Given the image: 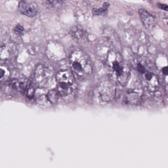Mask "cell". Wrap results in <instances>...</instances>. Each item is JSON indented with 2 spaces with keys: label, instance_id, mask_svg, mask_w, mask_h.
<instances>
[{
  "label": "cell",
  "instance_id": "5",
  "mask_svg": "<svg viewBox=\"0 0 168 168\" xmlns=\"http://www.w3.org/2000/svg\"><path fill=\"white\" fill-rule=\"evenodd\" d=\"M138 14L141 21L146 29L149 30L154 27L155 25L154 17L149 12L143 9H140L138 10Z\"/></svg>",
  "mask_w": 168,
  "mask_h": 168
},
{
  "label": "cell",
  "instance_id": "4",
  "mask_svg": "<svg viewBox=\"0 0 168 168\" xmlns=\"http://www.w3.org/2000/svg\"><path fill=\"white\" fill-rule=\"evenodd\" d=\"M18 9L23 15L28 17H34L38 14V8L35 4L28 1H20L18 5Z\"/></svg>",
  "mask_w": 168,
  "mask_h": 168
},
{
  "label": "cell",
  "instance_id": "10",
  "mask_svg": "<svg viewBox=\"0 0 168 168\" xmlns=\"http://www.w3.org/2000/svg\"><path fill=\"white\" fill-rule=\"evenodd\" d=\"M59 94L58 91H56L55 90H51L48 92L46 96L51 104H55L58 100Z\"/></svg>",
  "mask_w": 168,
  "mask_h": 168
},
{
  "label": "cell",
  "instance_id": "12",
  "mask_svg": "<svg viewBox=\"0 0 168 168\" xmlns=\"http://www.w3.org/2000/svg\"><path fill=\"white\" fill-rule=\"evenodd\" d=\"M63 4V1H48L47 2V4L48 5H50L51 7H56L58 5H60Z\"/></svg>",
  "mask_w": 168,
  "mask_h": 168
},
{
  "label": "cell",
  "instance_id": "3",
  "mask_svg": "<svg viewBox=\"0 0 168 168\" xmlns=\"http://www.w3.org/2000/svg\"><path fill=\"white\" fill-rule=\"evenodd\" d=\"M107 61L113 73L115 75L117 81L120 82H125L128 76V71L122 60L119 58L118 56L110 53L107 57Z\"/></svg>",
  "mask_w": 168,
  "mask_h": 168
},
{
  "label": "cell",
  "instance_id": "1",
  "mask_svg": "<svg viewBox=\"0 0 168 168\" xmlns=\"http://www.w3.org/2000/svg\"><path fill=\"white\" fill-rule=\"evenodd\" d=\"M70 64L72 71L79 76L90 74L92 72L91 62L82 51L75 50L70 54Z\"/></svg>",
  "mask_w": 168,
  "mask_h": 168
},
{
  "label": "cell",
  "instance_id": "16",
  "mask_svg": "<svg viewBox=\"0 0 168 168\" xmlns=\"http://www.w3.org/2000/svg\"><path fill=\"white\" fill-rule=\"evenodd\" d=\"M157 6L160 9H162V10H164V11H168V5H167L158 3L157 4Z\"/></svg>",
  "mask_w": 168,
  "mask_h": 168
},
{
  "label": "cell",
  "instance_id": "19",
  "mask_svg": "<svg viewBox=\"0 0 168 168\" xmlns=\"http://www.w3.org/2000/svg\"><path fill=\"white\" fill-rule=\"evenodd\" d=\"M162 72L164 75L168 76V67H165L163 68Z\"/></svg>",
  "mask_w": 168,
  "mask_h": 168
},
{
  "label": "cell",
  "instance_id": "13",
  "mask_svg": "<svg viewBox=\"0 0 168 168\" xmlns=\"http://www.w3.org/2000/svg\"><path fill=\"white\" fill-rule=\"evenodd\" d=\"M14 31L16 34L20 35L24 31V28L20 25H17L14 29Z\"/></svg>",
  "mask_w": 168,
  "mask_h": 168
},
{
  "label": "cell",
  "instance_id": "18",
  "mask_svg": "<svg viewBox=\"0 0 168 168\" xmlns=\"http://www.w3.org/2000/svg\"><path fill=\"white\" fill-rule=\"evenodd\" d=\"M152 76H153V75L151 73H149V72L147 73L145 75V78H146V79L148 80H151V79H152Z\"/></svg>",
  "mask_w": 168,
  "mask_h": 168
},
{
  "label": "cell",
  "instance_id": "2",
  "mask_svg": "<svg viewBox=\"0 0 168 168\" xmlns=\"http://www.w3.org/2000/svg\"><path fill=\"white\" fill-rule=\"evenodd\" d=\"M57 91L62 96H67L73 91L75 77L73 72L69 70H61L56 75Z\"/></svg>",
  "mask_w": 168,
  "mask_h": 168
},
{
  "label": "cell",
  "instance_id": "11",
  "mask_svg": "<svg viewBox=\"0 0 168 168\" xmlns=\"http://www.w3.org/2000/svg\"><path fill=\"white\" fill-rule=\"evenodd\" d=\"M37 103L40 106H47L48 103H50L49 102L46 95H41L37 99Z\"/></svg>",
  "mask_w": 168,
  "mask_h": 168
},
{
  "label": "cell",
  "instance_id": "6",
  "mask_svg": "<svg viewBox=\"0 0 168 168\" xmlns=\"http://www.w3.org/2000/svg\"><path fill=\"white\" fill-rule=\"evenodd\" d=\"M11 83L13 87L16 90L20 92H23L26 89H28L30 86V80L25 79H15Z\"/></svg>",
  "mask_w": 168,
  "mask_h": 168
},
{
  "label": "cell",
  "instance_id": "15",
  "mask_svg": "<svg viewBox=\"0 0 168 168\" xmlns=\"http://www.w3.org/2000/svg\"><path fill=\"white\" fill-rule=\"evenodd\" d=\"M137 70L141 73H145L146 72L145 68L141 64H138L137 65Z\"/></svg>",
  "mask_w": 168,
  "mask_h": 168
},
{
  "label": "cell",
  "instance_id": "8",
  "mask_svg": "<svg viewBox=\"0 0 168 168\" xmlns=\"http://www.w3.org/2000/svg\"><path fill=\"white\" fill-rule=\"evenodd\" d=\"M47 69L42 65H39L35 70V79L38 81L43 80L48 76Z\"/></svg>",
  "mask_w": 168,
  "mask_h": 168
},
{
  "label": "cell",
  "instance_id": "7",
  "mask_svg": "<svg viewBox=\"0 0 168 168\" xmlns=\"http://www.w3.org/2000/svg\"><path fill=\"white\" fill-rule=\"evenodd\" d=\"M72 36L77 40H82L86 38V32L82 28L79 26H74L70 29Z\"/></svg>",
  "mask_w": 168,
  "mask_h": 168
},
{
  "label": "cell",
  "instance_id": "9",
  "mask_svg": "<svg viewBox=\"0 0 168 168\" xmlns=\"http://www.w3.org/2000/svg\"><path fill=\"white\" fill-rule=\"evenodd\" d=\"M110 4L108 3H104L103 4V7L99 8H93L92 9V14L95 15H102L104 16L107 14L108 7Z\"/></svg>",
  "mask_w": 168,
  "mask_h": 168
},
{
  "label": "cell",
  "instance_id": "17",
  "mask_svg": "<svg viewBox=\"0 0 168 168\" xmlns=\"http://www.w3.org/2000/svg\"><path fill=\"white\" fill-rule=\"evenodd\" d=\"M4 67L1 66V72H0V75H1V79L2 80L3 78L5 77V69L4 68Z\"/></svg>",
  "mask_w": 168,
  "mask_h": 168
},
{
  "label": "cell",
  "instance_id": "14",
  "mask_svg": "<svg viewBox=\"0 0 168 168\" xmlns=\"http://www.w3.org/2000/svg\"><path fill=\"white\" fill-rule=\"evenodd\" d=\"M35 90L33 87H29L27 90V97L29 98H32L34 96Z\"/></svg>",
  "mask_w": 168,
  "mask_h": 168
}]
</instances>
